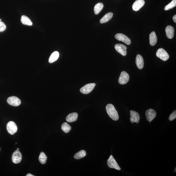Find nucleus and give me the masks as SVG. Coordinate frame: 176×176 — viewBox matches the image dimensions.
<instances>
[{
	"label": "nucleus",
	"instance_id": "obj_1",
	"mask_svg": "<svg viewBox=\"0 0 176 176\" xmlns=\"http://www.w3.org/2000/svg\"><path fill=\"white\" fill-rule=\"evenodd\" d=\"M106 110L108 115L114 121H117L119 119V116L114 106L112 104H109L106 105Z\"/></svg>",
	"mask_w": 176,
	"mask_h": 176
},
{
	"label": "nucleus",
	"instance_id": "obj_2",
	"mask_svg": "<svg viewBox=\"0 0 176 176\" xmlns=\"http://www.w3.org/2000/svg\"><path fill=\"white\" fill-rule=\"evenodd\" d=\"M157 56L164 61H166L169 59V55L167 52L162 49H159L156 52Z\"/></svg>",
	"mask_w": 176,
	"mask_h": 176
},
{
	"label": "nucleus",
	"instance_id": "obj_3",
	"mask_svg": "<svg viewBox=\"0 0 176 176\" xmlns=\"http://www.w3.org/2000/svg\"><path fill=\"white\" fill-rule=\"evenodd\" d=\"M96 84L90 83L85 85L80 89V91L83 94H87L91 92L96 86Z\"/></svg>",
	"mask_w": 176,
	"mask_h": 176
},
{
	"label": "nucleus",
	"instance_id": "obj_4",
	"mask_svg": "<svg viewBox=\"0 0 176 176\" xmlns=\"http://www.w3.org/2000/svg\"><path fill=\"white\" fill-rule=\"evenodd\" d=\"M17 127L15 122L10 121L7 125V129L8 132L11 135H13L17 131Z\"/></svg>",
	"mask_w": 176,
	"mask_h": 176
},
{
	"label": "nucleus",
	"instance_id": "obj_5",
	"mask_svg": "<svg viewBox=\"0 0 176 176\" xmlns=\"http://www.w3.org/2000/svg\"><path fill=\"white\" fill-rule=\"evenodd\" d=\"M107 164L108 167L111 168H114L117 170H121V168L117 164L116 160L114 159L113 156L111 155L108 160Z\"/></svg>",
	"mask_w": 176,
	"mask_h": 176
},
{
	"label": "nucleus",
	"instance_id": "obj_6",
	"mask_svg": "<svg viewBox=\"0 0 176 176\" xmlns=\"http://www.w3.org/2000/svg\"><path fill=\"white\" fill-rule=\"evenodd\" d=\"M115 37L117 40L123 42L127 45H130L131 44L130 39L123 34L117 33Z\"/></svg>",
	"mask_w": 176,
	"mask_h": 176
},
{
	"label": "nucleus",
	"instance_id": "obj_7",
	"mask_svg": "<svg viewBox=\"0 0 176 176\" xmlns=\"http://www.w3.org/2000/svg\"><path fill=\"white\" fill-rule=\"evenodd\" d=\"M130 76L125 71H123L121 73L119 77L118 82L119 84L121 85H124L129 82Z\"/></svg>",
	"mask_w": 176,
	"mask_h": 176
},
{
	"label": "nucleus",
	"instance_id": "obj_8",
	"mask_svg": "<svg viewBox=\"0 0 176 176\" xmlns=\"http://www.w3.org/2000/svg\"><path fill=\"white\" fill-rule=\"evenodd\" d=\"M22 155L19 150H15L13 153L12 156V161L14 163H19L22 160Z\"/></svg>",
	"mask_w": 176,
	"mask_h": 176
},
{
	"label": "nucleus",
	"instance_id": "obj_9",
	"mask_svg": "<svg viewBox=\"0 0 176 176\" xmlns=\"http://www.w3.org/2000/svg\"><path fill=\"white\" fill-rule=\"evenodd\" d=\"M145 114L147 119L149 122L152 121L157 115L156 112L152 109H149L146 110Z\"/></svg>",
	"mask_w": 176,
	"mask_h": 176
},
{
	"label": "nucleus",
	"instance_id": "obj_10",
	"mask_svg": "<svg viewBox=\"0 0 176 176\" xmlns=\"http://www.w3.org/2000/svg\"><path fill=\"white\" fill-rule=\"evenodd\" d=\"M7 102L9 105L14 106H19L21 103V100L17 97L12 96L8 98Z\"/></svg>",
	"mask_w": 176,
	"mask_h": 176
},
{
	"label": "nucleus",
	"instance_id": "obj_11",
	"mask_svg": "<svg viewBox=\"0 0 176 176\" xmlns=\"http://www.w3.org/2000/svg\"><path fill=\"white\" fill-rule=\"evenodd\" d=\"M114 48L116 51L122 55H126L127 54V47L125 45L121 44H117L115 45Z\"/></svg>",
	"mask_w": 176,
	"mask_h": 176
},
{
	"label": "nucleus",
	"instance_id": "obj_12",
	"mask_svg": "<svg viewBox=\"0 0 176 176\" xmlns=\"http://www.w3.org/2000/svg\"><path fill=\"white\" fill-rule=\"evenodd\" d=\"M130 121L132 123L135 122L138 123L139 122L140 117L137 112L133 110L130 111Z\"/></svg>",
	"mask_w": 176,
	"mask_h": 176
},
{
	"label": "nucleus",
	"instance_id": "obj_13",
	"mask_svg": "<svg viewBox=\"0 0 176 176\" xmlns=\"http://www.w3.org/2000/svg\"><path fill=\"white\" fill-rule=\"evenodd\" d=\"M145 1L144 0H137L132 5L133 10L137 11L144 5Z\"/></svg>",
	"mask_w": 176,
	"mask_h": 176
},
{
	"label": "nucleus",
	"instance_id": "obj_14",
	"mask_svg": "<svg viewBox=\"0 0 176 176\" xmlns=\"http://www.w3.org/2000/svg\"><path fill=\"white\" fill-rule=\"evenodd\" d=\"M166 35L168 38L172 39L174 37L175 29L172 26H168L165 29Z\"/></svg>",
	"mask_w": 176,
	"mask_h": 176
},
{
	"label": "nucleus",
	"instance_id": "obj_15",
	"mask_svg": "<svg viewBox=\"0 0 176 176\" xmlns=\"http://www.w3.org/2000/svg\"><path fill=\"white\" fill-rule=\"evenodd\" d=\"M136 64L138 68L141 70L144 66V61L143 58L140 55L138 54L136 58Z\"/></svg>",
	"mask_w": 176,
	"mask_h": 176
},
{
	"label": "nucleus",
	"instance_id": "obj_16",
	"mask_svg": "<svg viewBox=\"0 0 176 176\" xmlns=\"http://www.w3.org/2000/svg\"><path fill=\"white\" fill-rule=\"evenodd\" d=\"M78 114L76 113H73L69 114L67 116L66 120L67 121L71 123L76 121L78 119Z\"/></svg>",
	"mask_w": 176,
	"mask_h": 176
},
{
	"label": "nucleus",
	"instance_id": "obj_17",
	"mask_svg": "<svg viewBox=\"0 0 176 176\" xmlns=\"http://www.w3.org/2000/svg\"><path fill=\"white\" fill-rule=\"evenodd\" d=\"M157 42V36L155 32H152L149 35V42L150 45L152 46H154L156 44Z\"/></svg>",
	"mask_w": 176,
	"mask_h": 176
},
{
	"label": "nucleus",
	"instance_id": "obj_18",
	"mask_svg": "<svg viewBox=\"0 0 176 176\" xmlns=\"http://www.w3.org/2000/svg\"><path fill=\"white\" fill-rule=\"evenodd\" d=\"M113 13L111 12L107 13L100 20V23L103 24L107 22L113 17Z\"/></svg>",
	"mask_w": 176,
	"mask_h": 176
},
{
	"label": "nucleus",
	"instance_id": "obj_19",
	"mask_svg": "<svg viewBox=\"0 0 176 176\" xmlns=\"http://www.w3.org/2000/svg\"><path fill=\"white\" fill-rule=\"evenodd\" d=\"M21 22L24 25L32 26L33 25V23L28 17L25 15H22L21 17Z\"/></svg>",
	"mask_w": 176,
	"mask_h": 176
},
{
	"label": "nucleus",
	"instance_id": "obj_20",
	"mask_svg": "<svg viewBox=\"0 0 176 176\" xmlns=\"http://www.w3.org/2000/svg\"><path fill=\"white\" fill-rule=\"evenodd\" d=\"M59 53L58 51H55L52 53L51 55L49 60V62L51 63L57 60L59 57Z\"/></svg>",
	"mask_w": 176,
	"mask_h": 176
},
{
	"label": "nucleus",
	"instance_id": "obj_21",
	"mask_svg": "<svg viewBox=\"0 0 176 176\" xmlns=\"http://www.w3.org/2000/svg\"><path fill=\"white\" fill-rule=\"evenodd\" d=\"M104 5L102 3H98L95 5L94 8V12L96 15H98L102 10Z\"/></svg>",
	"mask_w": 176,
	"mask_h": 176
},
{
	"label": "nucleus",
	"instance_id": "obj_22",
	"mask_svg": "<svg viewBox=\"0 0 176 176\" xmlns=\"http://www.w3.org/2000/svg\"><path fill=\"white\" fill-rule=\"evenodd\" d=\"M86 155V151L84 150H81L78 152L75 155L74 158L76 159H79L84 158Z\"/></svg>",
	"mask_w": 176,
	"mask_h": 176
},
{
	"label": "nucleus",
	"instance_id": "obj_23",
	"mask_svg": "<svg viewBox=\"0 0 176 176\" xmlns=\"http://www.w3.org/2000/svg\"><path fill=\"white\" fill-rule=\"evenodd\" d=\"M47 159V157L44 152H41L39 157V161L42 164H46Z\"/></svg>",
	"mask_w": 176,
	"mask_h": 176
},
{
	"label": "nucleus",
	"instance_id": "obj_24",
	"mask_svg": "<svg viewBox=\"0 0 176 176\" xmlns=\"http://www.w3.org/2000/svg\"><path fill=\"white\" fill-rule=\"evenodd\" d=\"M71 129V126L67 123L64 122L61 126V129L65 133H68L70 131Z\"/></svg>",
	"mask_w": 176,
	"mask_h": 176
},
{
	"label": "nucleus",
	"instance_id": "obj_25",
	"mask_svg": "<svg viewBox=\"0 0 176 176\" xmlns=\"http://www.w3.org/2000/svg\"><path fill=\"white\" fill-rule=\"evenodd\" d=\"M176 6V0H172L171 2L166 5L164 8L165 10H169L171 9Z\"/></svg>",
	"mask_w": 176,
	"mask_h": 176
},
{
	"label": "nucleus",
	"instance_id": "obj_26",
	"mask_svg": "<svg viewBox=\"0 0 176 176\" xmlns=\"http://www.w3.org/2000/svg\"><path fill=\"white\" fill-rule=\"evenodd\" d=\"M176 118V111L175 110L170 114L169 119L170 121H172Z\"/></svg>",
	"mask_w": 176,
	"mask_h": 176
},
{
	"label": "nucleus",
	"instance_id": "obj_27",
	"mask_svg": "<svg viewBox=\"0 0 176 176\" xmlns=\"http://www.w3.org/2000/svg\"><path fill=\"white\" fill-rule=\"evenodd\" d=\"M6 26L5 24L1 21H0V32L4 31L6 29Z\"/></svg>",
	"mask_w": 176,
	"mask_h": 176
},
{
	"label": "nucleus",
	"instance_id": "obj_28",
	"mask_svg": "<svg viewBox=\"0 0 176 176\" xmlns=\"http://www.w3.org/2000/svg\"><path fill=\"white\" fill-rule=\"evenodd\" d=\"M173 19L174 22L176 23V15H175L173 17Z\"/></svg>",
	"mask_w": 176,
	"mask_h": 176
},
{
	"label": "nucleus",
	"instance_id": "obj_29",
	"mask_svg": "<svg viewBox=\"0 0 176 176\" xmlns=\"http://www.w3.org/2000/svg\"><path fill=\"white\" fill-rule=\"evenodd\" d=\"M26 176H34V175L30 174H28L26 175Z\"/></svg>",
	"mask_w": 176,
	"mask_h": 176
},
{
	"label": "nucleus",
	"instance_id": "obj_30",
	"mask_svg": "<svg viewBox=\"0 0 176 176\" xmlns=\"http://www.w3.org/2000/svg\"><path fill=\"white\" fill-rule=\"evenodd\" d=\"M17 150H19V149L18 148H17Z\"/></svg>",
	"mask_w": 176,
	"mask_h": 176
},
{
	"label": "nucleus",
	"instance_id": "obj_31",
	"mask_svg": "<svg viewBox=\"0 0 176 176\" xmlns=\"http://www.w3.org/2000/svg\"><path fill=\"white\" fill-rule=\"evenodd\" d=\"M175 172H176V168H175Z\"/></svg>",
	"mask_w": 176,
	"mask_h": 176
},
{
	"label": "nucleus",
	"instance_id": "obj_32",
	"mask_svg": "<svg viewBox=\"0 0 176 176\" xmlns=\"http://www.w3.org/2000/svg\"><path fill=\"white\" fill-rule=\"evenodd\" d=\"M1 21V19H0V21Z\"/></svg>",
	"mask_w": 176,
	"mask_h": 176
},
{
	"label": "nucleus",
	"instance_id": "obj_33",
	"mask_svg": "<svg viewBox=\"0 0 176 176\" xmlns=\"http://www.w3.org/2000/svg\"><path fill=\"white\" fill-rule=\"evenodd\" d=\"M0 150H1V148H0Z\"/></svg>",
	"mask_w": 176,
	"mask_h": 176
}]
</instances>
